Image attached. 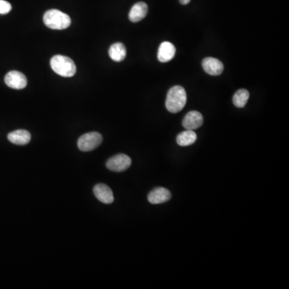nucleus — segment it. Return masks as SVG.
Instances as JSON below:
<instances>
[{
  "instance_id": "obj_7",
  "label": "nucleus",
  "mask_w": 289,
  "mask_h": 289,
  "mask_svg": "<svg viewBox=\"0 0 289 289\" xmlns=\"http://www.w3.org/2000/svg\"><path fill=\"white\" fill-rule=\"evenodd\" d=\"M93 193L96 198L105 204H111L114 201L113 193L107 185L100 183L96 185L93 188Z\"/></svg>"
},
{
  "instance_id": "obj_3",
  "label": "nucleus",
  "mask_w": 289,
  "mask_h": 289,
  "mask_svg": "<svg viewBox=\"0 0 289 289\" xmlns=\"http://www.w3.org/2000/svg\"><path fill=\"white\" fill-rule=\"evenodd\" d=\"M44 23L46 26L51 29L63 30L70 26L71 18L60 11L52 9L45 12Z\"/></svg>"
},
{
  "instance_id": "obj_8",
  "label": "nucleus",
  "mask_w": 289,
  "mask_h": 289,
  "mask_svg": "<svg viewBox=\"0 0 289 289\" xmlns=\"http://www.w3.org/2000/svg\"><path fill=\"white\" fill-rule=\"evenodd\" d=\"M202 65L204 71L210 76H219L224 71V64L216 58H205L202 60Z\"/></svg>"
},
{
  "instance_id": "obj_12",
  "label": "nucleus",
  "mask_w": 289,
  "mask_h": 289,
  "mask_svg": "<svg viewBox=\"0 0 289 289\" xmlns=\"http://www.w3.org/2000/svg\"><path fill=\"white\" fill-rule=\"evenodd\" d=\"M148 13V6L143 2H138L133 5L129 12V19L131 22L137 23L141 21Z\"/></svg>"
},
{
  "instance_id": "obj_18",
  "label": "nucleus",
  "mask_w": 289,
  "mask_h": 289,
  "mask_svg": "<svg viewBox=\"0 0 289 289\" xmlns=\"http://www.w3.org/2000/svg\"><path fill=\"white\" fill-rule=\"evenodd\" d=\"M179 1H180L182 5H186V4H188L190 2V0H179Z\"/></svg>"
},
{
  "instance_id": "obj_11",
  "label": "nucleus",
  "mask_w": 289,
  "mask_h": 289,
  "mask_svg": "<svg viewBox=\"0 0 289 289\" xmlns=\"http://www.w3.org/2000/svg\"><path fill=\"white\" fill-rule=\"evenodd\" d=\"M176 53V49L171 42H163L159 46L158 52V59L162 63L171 61Z\"/></svg>"
},
{
  "instance_id": "obj_2",
  "label": "nucleus",
  "mask_w": 289,
  "mask_h": 289,
  "mask_svg": "<svg viewBox=\"0 0 289 289\" xmlns=\"http://www.w3.org/2000/svg\"><path fill=\"white\" fill-rule=\"evenodd\" d=\"M50 63L52 70L63 78H71L77 71L75 63L67 56L56 55L52 58Z\"/></svg>"
},
{
  "instance_id": "obj_1",
  "label": "nucleus",
  "mask_w": 289,
  "mask_h": 289,
  "mask_svg": "<svg viewBox=\"0 0 289 289\" xmlns=\"http://www.w3.org/2000/svg\"><path fill=\"white\" fill-rule=\"evenodd\" d=\"M187 96L184 88L175 86L171 88L167 93L166 107L169 112L177 113L183 109L186 104Z\"/></svg>"
},
{
  "instance_id": "obj_4",
  "label": "nucleus",
  "mask_w": 289,
  "mask_h": 289,
  "mask_svg": "<svg viewBox=\"0 0 289 289\" xmlns=\"http://www.w3.org/2000/svg\"><path fill=\"white\" fill-rule=\"evenodd\" d=\"M103 141V137L101 133L97 132H90L82 135L78 139V148L84 152H89L93 151L99 147Z\"/></svg>"
},
{
  "instance_id": "obj_6",
  "label": "nucleus",
  "mask_w": 289,
  "mask_h": 289,
  "mask_svg": "<svg viewBox=\"0 0 289 289\" xmlns=\"http://www.w3.org/2000/svg\"><path fill=\"white\" fill-rule=\"evenodd\" d=\"M4 82L8 87L14 89H23L26 87L28 80L22 73L18 71H11L5 76Z\"/></svg>"
},
{
  "instance_id": "obj_10",
  "label": "nucleus",
  "mask_w": 289,
  "mask_h": 289,
  "mask_svg": "<svg viewBox=\"0 0 289 289\" xmlns=\"http://www.w3.org/2000/svg\"><path fill=\"white\" fill-rule=\"evenodd\" d=\"M171 198V193L167 189L157 187L148 194V201L151 204H161L167 202Z\"/></svg>"
},
{
  "instance_id": "obj_5",
  "label": "nucleus",
  "mask_w": 289,
  "mask_h": 289,
  "mask_svg": "<svg viewBox=\"0 0 289 289\" xmlns=\"http://www.w3.org/2000/svg\"><path fill=\"white\" fill-rule=\"evenodd\" d=\"M131 163L132 161L128 155L120 154L110 158L106 163V167L114 172H122L130 167Z\"/></svg>"
},
{
  "instance_id": "obj_14",
  "label": "nucleus",
  "mask_w": 289,
  "mask_h": 289,
  "mask_svg": "<svg viewBox=\"0 0 289 289\" xmlns=\"http://www.w3.org/2000/svg\"><path fill=\"white\" fill-rule=\"evenodd\" d=\"M109 55L114 61H122L126 56V48L122 43H115L109 48Z\"/></svg>"
},
{
  "instance_id": "obj_17",
  "label": "nucleus",
  "mask_w": 289,
  "mask_h": 289,
  "mask_svg": "<svg viewBox=\"0 0 289 289\" xmlns=\"http://www.w3.org/2000/svg\"><path fill=\"white\" fill-rule=\"evenodd\" d=\"M12 8L10 3L7 2L5 0H0V14H8L12 11Z\"/></svg>"
},
{
  "instance_id": "obj_15",
  "label": "nucleus",
  "mask_w": 289,
  "mask_h": 289,
  "mask_svg": "<svg viewBox=\"0 0 289 289\" xmlns=\"http://www.w3.org/2000/svg\"><path fill=\"white\" fill-rule=\"evenodd\" d=\"M197 140V134L194 130L186 129L177 136L176 141L180 147H188L194 144Z\"/></svg>"
},
{
  "instance_id": "obj_16",
  "label": "nucleus",
  "mask_w": 289,
  "mask_h": 289,
  "mask_svg": "<svg viewBox=\"0 0 289 289\" xmlns=\"http://www.w3.org/2000/svg\"><path fill=\"white\" fill-rule=\"evenodd\" d=\"M249 92L246 89L238 90L233 97V103L237 108H244L249 99Z\"/></svg>"
},
{
  "instance_id": "obj_13",
  "label": "nucleus",
  "mask_w": 289,
  "mask_h": 289,
  "mask_svg": "<svg viewBox=\"0 0 289 289\" xmlns=\"http://www.w3.org/2000/svg\"><path fill=\"white\" fill-rule=\"evenodd\" d=\"M8 138L11 142L18 146H24L31 141L32 136L28 131L24 129H18L13 131L8 135Z\"/></svg>"
},
{
  "instance_id": "obj_9",
  "label": "nucleus",
  "mask_w": 289,
  "mask_h": 289,
  "mask_svg": "<svg viewBox=\"0 0 289 289\" xmlns=\"http://www.w3.org/2000/svg\"><path fill=\"white\" fill-rule=\"evenodd\" d=\"M203 123V117L199 112L190 111L186 113L183 121L182 125L186 129L194 130L197 129L202 125Z\"/></svg>"
}]
</instances>
